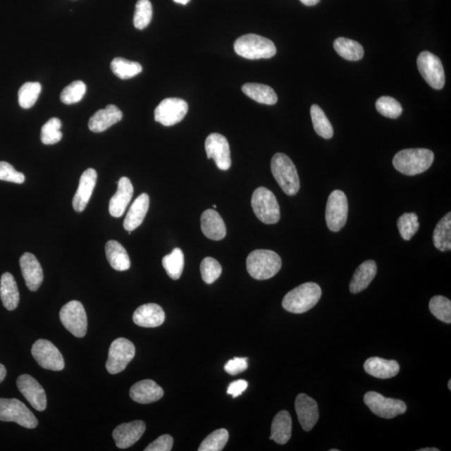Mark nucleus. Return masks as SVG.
Here are the masks:
<instances>
[{"mask_svg":"<svg viewBox=\"0 0 451 451\" xmlns=\"http://www.w3.org/2000/svg\"><path fill=\"white\" fill-rule=\"evenodd\" d=\"M434 159V153L428 149H405L395 156L393 165L397 171L404 175H416L430 168Z\"/></svg>","mask_w":451,"mask_h":451,"instance_id":"obj_1","label":"nucleus"},{"mask_svg":"<svg viewBox=\"0 0 451 451\" xmlns=\"http://www.w3.org/2000/svg\"><path fill=\"white\" fill-rule=\"evenodd\" d=\"M322 290L317 283H306L288 292L283 307L288 312L300 314L308 312L321 299Z\"/></svg>","mask_w":451,"mask_h":451,"instance_id":"obj_2","label":"nucleus"},{"mask_svg":"<svg viewBox=\"0 0 451 451\" xmlns=\"http://www.w3.org/2000/svg\"><path fill=\"white\" fill-rule=\"evenodd\" d=\"M281 268V258L273 251L255 250L247 259V272L257 280H267L274 277Z\"/></svg>","mask_w":451,"mask_h":451,"instance_id":"obj_3","label":"nucleus"},{"mask_svg":"<svg viewBox=\"0 0 451 451\" xmlns=\"http://www.w3.org/2000/svg\"><path fill=\"white\" fill-rule=\"evenodd\" d=\"M271 170L279 187L288 196H295L300 189L296 166L287 155L277 153L271 161Z\"/></svg>","mask_w":451,"mask_h":451,"instance_id":"obj_4","label":"nucleus"},{"mask_svg":"<svg viewBox=\"0 0 451 451\" xmlns=\"http://www.w3.org/2000/svg\"><path fill=\"white\" fill-rule=\"evenodd\" d=\"M234 51L247 60L270 58L276 55L277 49L272 40L254 34L241 36L234 43Z\"/></svg>","mask_w":451,"mask_h":451,"instance_id":"obj_5","label":"nucleus"},{"mask_svg":"<svg viewBox=\"0 0 451 451\" xmlns=\"http://www.w3.org/2000/svg\"><path fill=\"white\" fill-rule=\"evenodd\" d=\"M252 207L261 223L275 224L280 220V207L277 198L268 188L256 189L252 197Z\"/></svg>","mask_w":451,"mask_h":451,"instance_id":"obj_6","label":"nucleus"},{"mask_svg":"<svg viewBox=\"0 0 451 451\" xmlns=\"http://www.w3.org/2000/svg\"><path fill=\"white\" fill-rule=\"evenodd\" d=\"M0 421L15 422L27 428H35L39 424L30 409L17 399H0Z\"/></svg>","mask_w":451,"mask_h":451,"instance_id":"obj_7","label":"nucleus"},{"mask_svg":"<svg viewBox=\"0 0 451 451\" xmlns=\"http://www.w3.org/2000/svg\"><path fill=\"white\" fill-rule=\"evenodd\" d=\"M60 319L63 326L74 336L83 338L87 335V315L80 302L73 300L63 306Z\"/></svg>","mask_w":451,"mask_h":451,"instance_id":"obj_8","label":"nucleus"},{"mask_svg":"<svg viewBox=\"0 0 451 451\" xmlns=\"http://www.w3.org/2000/svg\"><path fill=\"white\" fill-rule=\"evenodd\" d=\"M349 203L344 192L335 190L328 197L326 206V223L332 232H340L348 219Z\"/></svg>","mask_w":451,"mask_h":451,"instance_id":"obj_9","label":"nucleus"},{"mask_svg":"<svg viewBox=\"0 0 451 451\" xmlns=\"http://www.w3.org/2000/svg\"><path fill=\"white\" fill-rule=\"evenodd\" d=\"M419 73L427 84L435 89H441L445 83L443 65L439 57L428 51H423L417 58Z\"/></svg>","mask_w":451,"mask_h":451,"instance_id":"obj_10","label":"nucleus"},{"mask_svg":"<svg viewBox=\"0 0 451 451\" xmlns=\"http://www.w3.org/2000/svg\"><path fill=\"white\" fill-rule=\"evenodd\" d=\"M364 401L374 414L383 419H393L405 413L407 409L402 400L386 398L373 391L365 394Z\"/></svg>","mask_w":451,"mask_h":451,"instance_id":"obj_11","label":"nucleus"},{"mask_svg":"<svg viewBox=\"0 0 451 451\" xmlns=\"http://www.w3.org/2000/svg\"><path fill=\"white\" fill-rule=\"evenodd\" d=\"M135 354V345L126 338H119L113 341L106 364L107 371L116 374L125 371Z\"/></svg>","mask_w":451,"mask_h":451,"instance_id":"obj_12","label":"nucleus"},{"mask_svg":"<svg viewBox=\"0 0 451 451\" xmlns=\"http://www.w3.org/2000/svg\"><path fill=\"white\" fill-rule=\"evenodd\" d=\"M34 359L39 366L53 371H61L65 368V360L55 345L51 341L39 340L35 342L31 350Z\"/></svg>","mask_w":451,"mask_h":451,"instance_id":"obj_13","label":"nucleus"},{"mask_svg":"<svg viewBox=\"0 0 451 451\" xmlns=\"http://www.w3.org/2000/svg\"><path fill=\"white\" fill-rule=\"evenodd\" d=\"M187 111V103L182 99H165L156 108L155 121L165 126L174 125L184 119Z\"/></svg>","mask_w":451,"mask_h":451,"instance_id":"obj_14","label":"nucleus"},{"mask_svg":"<svg viewBox=\"0 0 451 451\" xmlns=\"http://www.w3.org/2000/svg\"><path fill=\"white\" fill-rule=\"evenodd\" d=\"M205 149L209 159H214L220 170L231 168L232 159L229 143L223 135L213 133L206 139Z\"/></svg>","mask_w":451,"mask_h":451,"instance_id":"obj_15","label":"nucleus"},{"mask_svg":"<svg viewBox=\"0 0 451 451\" xmlns=\"http://www.w3.org/2000/svg\"><path fill=\"white\" fill-rule=\"evenodd\" d=\"M18 389L34 409L44 412L47 409V399L43 387L29 374H22L17 378Z\"/></svg>","mask_w":451,"mask_h":451,"instance_id":"obj_16","label":"nucleus"},{"mask_svg":"<svg viewBox=\"0 0 451 451\" xmlns=\"http://www.w3.org/2000/svg\"><path fill=\"white\" fill-rule=\"evenodd\" d=\"M145 431L146 424L142 421H135L117 426L113 431L112 436L117 447L126 449L137 443Z\"/></svg>","mask_w":451,"mask_h":451,"instance_id":"obj_17","label":"nucleus"},{"mask_svg":"<svg viewBox=\"0 0 451 451\" xmlns=\"http://www.w3.org/2000/svg\"><path fill=\"white\" fill-rule=\"evenodd\" d=\"M295 409L303 430L305 431L312 430L319 418L317 402L305 394H299L296 398Z\"/></svg>","mask_w":451,"mask_h":451,"instance_id":"obj_18","label":"nucleus"},{"mask_svg":"<svg viewBox=\"0 0 451 451\" xmlns=\"http://www.w3.org/2000/svg\"><path fill=\"white\" fill-rule=\"evenodd\" d=\"M20 265L27 288L30 291H37L44 280L43 270L38 259L30 252H25L21 256Z\"/></svg>","mask_w":451,"mask_h":451,"instance_id":"obj_19","label":"nucleus"},{"mask_svg":"<svg viewBox=\"0 0 451 451\" xmlns=\"http://www.w3.org/2000/svg\"><path fill=\"white\" fill-rule=\"evenodd\" d=\"M97 182V173L94 169L89 168L81 175L78 191L72 201L73 209L78 213H82L88 205Z\"/></svg>","mask_w":451,"mask_h":451,"instance_id":"obj_20","label":"nucleus"},{"mask_svg":"<svg viewBox=\"0 0 451 451\" xmlns=\"http://www.w3.org/2000/svg\"><path fill=\"white\" fill-rule=\"evenodd\" d=\"M165 319L164 310L161 306L156 304L140 306L133 314L134 323L143 328L159 327L164 323Z\"/></svg>","mask_w":451,"mask_h":451,"instance_id":"obj_21","label":"nucleus"},{"mask_svg":"<svg viewBox=\"0 0 451 451\" xmlns=\"http://www.w3.org/2000/svg\"><path fill=\"white\" fill-rule=\"evenodd\" d=\"M123 112L114 105L107 106L105 109L97 111L90 117L89 129L94 133L105 132L111 126L123 120Z\"/></svg>","mask_w":451,"mask_h":451,"instance_id":"obj_22","label":"nucleus"},{"mask_svg":"<svg viewBox=\"0 0 451 451\" xmlns=\"http://www.w3.org/2000/svg\"><path fill=\"white\" fill-rule=\"evenodd\" d=\"M164 391L155 381L145 380L139 381L130 388V396L135 402L151 404L162 398Z\"/></svg>","mask_w":451,"mask_h":451,"instance_id":"obj_23","label":"nucleus"},{"mask_svg":"<svg viewBox=\"0 0 451 451\" xmlns=\"http://www.w3.org/2000/svg\"><path fill=\"white\" fill-rule=\"evenodd\" d=\"M134 188L132 182L128 178H121L118 182V188L111 197L109 204L110 214L114 218H121L125 211L133 196Z\"/></svg>","mask_w":451,"mask_h":451,"instance_id":"obj_24","label":"nucleus"},{"mask_svg":"<svg viewBox=\"0 0 451 451\" xmlns=\"http://www.w3.org/2000/svg\"><path fill=\"white\" fill-rule=\"evenodd\" d=\"M201 228L203 234L211 240H223L227 235V228L222 216L213 209L206 210L202 214Z\"/></svg>","mask_w":451,"mask_h":451,"instance_id":"obj_25","label":"nucleus"},{"mask_svg":"<svg viewBox=\"0 0 451 451\" xmlns=\"http://www.w3.org/2000/svg\"><path fill=\"white\" fill-rule=\"evenodd\" d=\"M150 205V198L147 193H142L134 201L124 221V228L129 234L141 226L146 218Z\"/></svg>","mask_w":451,"mask_h":451,"instance_id":"obj_26","label":"nucleus"},{"mask_svg":"<svg viewBox=\"0 0 451 451\" xmlns=\"http://www.w3.org/2000/svg\"><path fill=\"white\" fill-rule=\"evenodd\" d=\"M377 273V265L373 260L364 261L356 269L353 278L350 284V290L354 295L366 290L369 284L376 278Z\"/></svg>","mask_w":451,"mask_h":451,"instance_id":"obj_27","label":"nucleus"},{"mask_svg":"<svg viewBox=\"0 0 451 451\" xmlns=\"http://www.w3.org/2000/svg\"><path fill=\"white\" fill-rule=\"evenodd\" d=\"M364 371L376 378H390L400 372V364L395 360H387L378 357L369 358L365 361Z\"/></svg>","mask_w":451,"mask_h":451,"instance_id":"obj_28","label":"nucleus"},{"mask_svg":"<svg viewBox=\"0 0 451 451\" xmlns=\"http://www.w3.org/2000/svg\"><path fill=\"white\" fill-rule=\"evenodd\" d=\"M292 428L290 414L286 410H282L273 419L269 439L274 440L278 445L286 444L291 438Z\"/></svg>","mask_w":451,"mask_h":451,"instance_id":"obj_29","label":"nucleus"},{"mask_svg":"<svg viewBox=\"0 0 451 451\" xmlns=\"http://www.w3.org/2000/svg\"><path fill=\"white\" fill-rule=\"evenodd\" d=\"M0 297L8 310H15L20 303V292L15 278L10 273H4L0 280Z\"/></svg>","mask_w":451,"mask_h":451,"instance_id":"obj_30","label":"nucleus"},{"mask_svg":"<svg viewBox=\"0 0 451 451\" xmlns=\"http://www.w3.org/2000/svg\"><path fill=\"white\" fill-rule=\"evenodd\" d=\"M106 254L108 261L115 270L123 272L130 268V257L120 242L115 240L107 242Z\"/></svg>","mask_w":451,"mask_h":451,"instance_id":"obj_31","label":"nucleus"},{"mask_svg":"<svg viewBox=\"0 0 451 451\" xmlns=\"http://www.w3.org/2000/svg\"><path fill=\"white\" fill-rule=\"evenodd\" d=\"M242 92L260 104L272 106L278 101L277 94L268 85L258 83H247L242 85Z\"/></svg>","mask_w":451,"mask_h":451,"instance_id":"obj_32","label":"nucleus"},{"mask_svg":"<svg viewBox=\"0 0 451 451\" xmlns=\"http://www.w3.org/2000/svg\"><path fill=\"white\" fill-rule=\"evenodd\" d=\"M333 48L341 57L350 61H358L364 56V48L355 40L340 37L333 43Z\"/></svg>","mask_w":451,"mask_h":451,"instance_id":"obj_33","label":"nucleus"},{"mask_svg":"<svg viewBox=\"0 0 451 451\" xmlns=\"http://www.w3.org/2000/svg\"><path fill=\"white\" fill-rule=\"evenodd\" d=\"M433 242L437 249L441 252L451 249V214L448 213L442 218L434 230Z\"/></svg>","mask_w":451,"mask_h":451,"instance_id":"obj_34","label":"nucleus"},{"mask_svg":"<svg viewBox=\"0 0 451 451\" xmlns=\"http://www.w3.org/2000/svg\"><path fill=\"white\" fill-rule=\"evenodd\" d=\"M162 265L168 276L178 280L182 276L185 265L184 254L179 247H175L170 254L162 259Z\"/></svg>","mask_w":451,"mask_h":451,"instance_id":"obj_35","label":"nucleus"},{"mask_svg":"<svg viewBox=\"0 0 451 451\" xmlns=\"http://www.w3.org/2000/svg\"><path fill=\"white\" fill-rule=\"evenodd\" d=\"M111 68L113 73L121 80L133 78L142 71V66L137 62L117 57L112 61Z\"/></svg>","mask_w":451,"mask_h":451,"instance_id":"obj_36","label":"nucleus"},{"mask_svg":"<svg viewBox=\"0 0 451 451\" xmlns=\"http://www.w3.org/2000/svg\"><path fill=\"white\" fill-rule=\"evenodd\" d=\"M310 114L316 133L324 139L332 138L333 126L321 108L318 105H313L311 106Z\"/></svg>","mask_w":451,"mask_h":451,"instance_id":"obj_37","label":"nucleus"},{"mask_svg":"<svg viewBox=\"0 0 451 451\" xmlns=\"http://www.w3.org/2000/svg\"><path fill=\"white\" fill-rule=\"evenodd\" d=\"M42 89V85L38 82H27L23 85L18 93L20 106L24 109L32 107L37 101Z\"/></svg>","mask_w":451,"mask_h":451,"instance_id":"obj_38","label":"nucleus"},{"mask_svg":"<svg viewBox=\"0 0 451 451\" xmlns=\"http://www.w3.org/2000/svg\"><path fill=\"white\" fill-rule=\"evenodd\" d=\"M229 439L228 431L226 428H219L211 433L202 442L198 448L199 451H221L227 445Z\"/></svg>","mask_w":451,"mask_h":451,"instance_id":"obj_39","label":"nucleus"},{"mask_svg":"<svg viewBox=\"0 0 451 451\" xmlns=\"http://www.w3.org/2000/svg\"><path fill=\"white\" fill-rule=\"evenodd\" d=\"M428 307L435 318L445 323H451V301L447 297L440 295L433 297Z\"/></svg>","mask_w":451,"mask_h":451,"instance_id":"obj_40","label":"nucleus"},{"mask_svg":"<svg viewBox=\"0 0 451 451\" xmlns=\"http://www.w3.org/2000/svg\"><path fill=\"white\" fill-rule=\"evenodd\" d=\"M61 121L60 119L51 118L49 120L47 123L42 126V142L44 145H54L61 141L63 134L61 132Z\"/></svg>","mask_w":451,"mask_h":451,"instance_id":"obj_41","label":"nucleus"},{"mask_svg":"<svg viewBox=\"0 0 451 451\" xmlns=\"http://www.w3.org/2000/svg\"><path fill=\"white\" fill-rule=\"evenodd\" d=\"M152 6L149 0H138L135 4L134 26L137 30H144L150 25L152 19Z\"/></svg>","mask_w":451,"mask_h":451,"instance_id":"obj_42","label":"nucleus"},{"mask_svg":"<svg viewBox=\"0 0 451 451\" xmlns=\"http://www.w3.org/2000/svg\"><path fill=\"white\" fill-rule=\"evenodd\" d=\"M399 231L404 240L409 241L416 235L419 228L418 216L416 214H404L398 219Z\"/></svg>","mask_w":451,"mask_h":451,"instance_id":"obj_43","label":"nucleus"},{"mask_svg":"<svg viewBox=\"0 0 451 451\" xmlns=\"http://www.w3.org/2000/svg\"><path fill=\"white\" fill-rule=\"evenodd\" d=\"M85 92H87V85L83 81H74L62 90L61 101L66 105L78 103L82 100Z\"/></svg>","mask_w":451,"mask_h":451,"instance_id":"obj_44","label":"nucleus"},{"mask_svg":"<svg viewBox=\"0 0 451 451\" xmlns=\"http://www.w3.org/2000/svg\"><path fill=\"white\" fill-rule=\"evenodd\" d=\"M376 106L380 114L391 119L398 118L403 111L400 102L390 97H382L378 99Z\"/></svg>","mask_w":451,"mask_h":451,"instance_id":"obj_45","label":"nucleus"},{"mask_svg":"<svg viewBox=\"0 0 451 451\" xmlns=\"http://www.w3.org/2000/svg\"><path fill=\"white\" fill-rule=\"evenodd\" d=\"M201 273L203 281L207 284L214 283L222 274V266L213 258H206L201 264Z\"/></svg>","mask_w":451,"mask_h":451,"instance_id":"obj_46","label":"nucleus"},{"mask_svg":"<svg viewBox=\"0 0 451 451\" xmlns=\"http://www.w3.org/2000/svg\"><path fill=\"white\" fill-rule=\"evenodd\" d=\"M0 180L6 182L23 184L25 183V175L13 168V166L6 161H0Z\"/></svg>","mask_w":451,"mask_h":451,"instance_id":"obj_47","label":"nucleus"},{"mask_svg":"<svg viewBox=\"0 0 451 451\" xmlns=\"http://www.w3.org/2000/svg\"><path fill=\"white\" fill-rule=\"evenodd\" d=\"M173 438L169 435H163L153 441L145 451H170L173 450Z\"/></svg>","mask_w":451,"mask_h":451,"instance_id":"obj_48","label":"nucleus"},{"mask_svg":"<svg viewBox=\"0 0 451 451\" xmlns=\"http://www.w3.org/2000/svg\"><path fill=\"white\" fill-rule=\"evenodd\" d=\"M247 366V358H234L225 364L224 369L231 376H237L238 373L245 372Z\"/></svg>","mask_w":451,"mask_h":451,"instance_id":"obj_49","label":"nucleus"},{"mask_svg":"<svg viewBox=\"0 0 451 451\" xmlns=\"http://www.w3.org/2000/svg\"><path fill=\"white\" fill-rule=\"evenodd\" d=\"M248 383L246 381L239 380L230 383L228 388V394L231 395L233 398H237L247 390Z\"/></svg>","mask_w":451,"mask_h":451,"instance_id":"obj_50","label":"nucleus"},{"mask_svg":"<svg viewBox=\"0 0 451 451\" xmlns=\"http://www.w3.org/2000/svg\"><path fill=\"white\" fill-rule=\"evenodd\" d=\"M7 374V371L4 365L0 364V383H1L4 378H6Z\"/></svg>","mask_w":451,"mask_h":451,"instance_id":"obj_51","label":"nucleus"},{"mask_svg":"<svg viewBox=\"0 0 451 451\" xmlns=\"http://www.w3.org/2000/svg\"><path fill=\"white\" fill-rule=\"evenodd\" d=\"M301 3H303L307 6H314L319 4L320 0H300Z\"/></svg>","mask_w":451,"mask_h":451,"instance_id":"obj_52","label":"nucleus"},{"mask_svg":"<svg viewBox=\"0 0 451 451\" xmlns=\"http://www.w3.org/2000/svg\"><path fill=\"white\" fill-rule=\"evenodd\" d=\"M175 3L183 4V6H186L191 0H173Z\"/></svg>","mask_w":451,"mask_h":451,"instance_id":"obj_53","label":"nucleus"},{"mask_svg":"<svg viewBox=\"0 0 451 451\" xmlns=\"http://www.w3.org/2000/svg\"><path fill=\"white\" fill-rule=\"evenodd\" d=\"M439 449H436V448H423V449H419L418 450V451H439Z\"/></svg>","mask_w":451,"mask_h":451,"instance_id":"obj_54","label":"nucleus"},{"mask_svg":"<svg viewBox=\"0 0 451 451\" xmlns=\"http://www.w3.org/2000/svg\"><path fill=\"white\" fill-rule=\"evenodd\" d=\"M448 388H449V390H451V381H449Z\"/></svg>","mask_w":451,"mask_h":451,"instance_id":"obj_55","label":"nucleus"},{"mask_svg":"<svg viewBox=\"0 0 451 451\" xmlns=\"http://www.w3.org/2000/svg\"><path fill=\"white\" fill-rule=\"evenodd\" d=\"M338 450H336V449H332V450H330V451H338Z\"/></svg>","mask_w":451,"mask_h":451,"instance_id":"obj_56","label":"nucleus"},{"mask_svg":"<svg viewBox=\"0 0 451 451\" xmlns=\"http://www.w3.org/2000/svg\"><path fill=\"white\" fill-rule=\"evenodd\" d=\"M214 209H216V206L214 205Z\"/></svg>","mask_w":451,"mask_h":451,"instance_id":"obj_57","label":"nucleus"}]
</instances>
